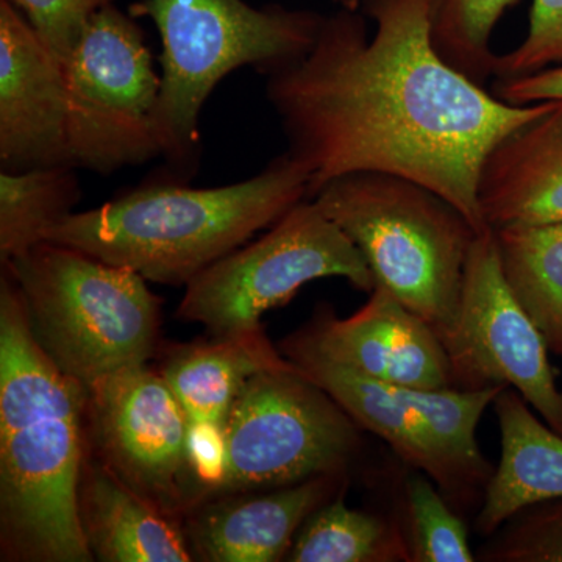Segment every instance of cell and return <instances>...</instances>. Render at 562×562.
I'll use <instances>...</instances> for the list:
<instances>
[{"label": "cell", "instance_id": "6da1fadb", "mask_svg": "<svg viewBox=\"0 0 562 562\" xmlns=\"http://www.w3.org/2000/svg\"><path fill=\"white\" fill-rule=\"evenodd\" d=\"M373 21L324 16L301 58L268 74L266 94L310 198L336 177L383 172L438 192L484 224L479 181L491 150L554 101L513 105L452 68L430 35V0H362Z\"/></svg>", "mask_w": 562, "mask_h": 562}, {"label": "cell", "instance_id": "7a4b0ae2", "mask_svg": "<svg viewBox=\"0 0 562 562\" xmlns=\"http://www.w3.org/2000/svg\"><path fill=\"white\" fill-rule=\"evenodd\" d=\"M88 391L33 338L16 281L0 283V543L3 561H94L80 524Z\"/></svg>", "mask_w": 562, "mask_h": 562}, {"label": "cell", "instance_id": "3957f363", "mask_svg": "<svg viewBox=\"0 0 562 562\" xmlns=\"http://www.w3.org/2000/svg\"><path fill=\"white\" fill-rule=\"evenodd\" d=\"M310 199V176L288 151L261 172L216 188L154 183L70 213L47 233L61 244L154 283L187 286Z\"/></svg>", "mask_w": 562, "mask_h": 562}, {"label": "cell", "instance_id": "277c9868", "mask_svg": "<svg viewBox=\"0 0 562 562\" xmlns=\"http://www.w3.org/2000/svg\"><path fill=\"white\" fill-rule=\"evenodd\" d=\"M310 199L361 251L375 286L438 335L453 324L480 233L457 206L417 181L383 172L336 177Z\"/></svg>", "mask_w": 562, "mask_h": 562}, {"label": "cell", "instance_id": "5b68a950", "mask_svg": "<svg viewBox=\"0 0 562 562\" xmlns=\"http://www.w3.org/2000/svg\"><path fill=\"white\" fill-rule=\"evenodd\" d=\"M132 16L154 22L161 38L162 157L190 168L199 155V121L214 88L236 69L268 76L312 47L324 16L246 0H140Z\"/></svg>", "mask_w": 562, "mask_h": 562}, {"label": "cell", "instance_id": "8992f818", "mask_svg": "<svg viewBox=\"0 0 562 562\" xmlns=\"http://www.w3.org/2000/svg\"><path fill=\"white\" fill-rule=\"evenodd\" d=\"M2 268L20 288L33 338L85 387L154 355L160 301L138 272L49 241Z\"/></svg>", "mask_w": 562, "mask_h": 562}, {"label": "cell", "instance_id": "52a82bcc", "mask_svg": "<svg viewBox=\"0 0 562 562\" xmlns=\"http://www.w3.org/2000/svg\"><path fill=\"white\" fill-rule=\"evenodd\" d=\"M361 428L294 364L251 375L225 427L220 483L209 501L346 475Z\"/></svg>", "mask_w": 562, "mask_h": 562}, {"label": "cell", "instance_id": "ba28073f", "mask_svg": "<svg viewBox=\"0 0 562 562\" xmlns=\"http://www.w3.org/2000/svg\"><path fill=\"white\" fill-rule=\"evenodd\" d=\"M341 277L371 294L372 271L346 233L305 199L257 241L244 244L187 284L177 316L211 338L262 330L261 317L314 280Z\"/></svg>", "mask_w": 562, "mask_h": 562}, {"label": "cell", "instance_id": "9c48e42d", "mask_svg": "<svg viewBox=\"0 0 562 562\" xmlns=\"http://www.w3.org/2000/svg\"><path fill=\"white\" fill-rule=\"evenodd\" d=\"M65 72L72 168L111 173L161 157V76L132 14L114 3L99 11Z\"/></svg>", "mask_w": 562, "mask_h": 562}, {"label": "cell", "instance_id": "30bf717a", "mask_svg": "<svg viewBox=\"0 0 562 562\" xmlns=\"http://www.w3.org/2000/svg\"><path fill=\"white\" fill-rule=\"evenodd\" d=\"M450 366V386H508L562 436V391L549 347L503 276L495 233L473 239L453 324L439 333Z\"/></svg>", "mask_w": 562, "mask_h": 562}, {"label": "cell", "instance_id": "8fae6325", "mask_svg": "<svg viewBox=\"0 0 562 562\" xmlns=\"http://www.w3.org/2000/svg\"><path fill=\"white\" fill-rule=\"evenodd\" d=\"M88 442L121 482L179 520L194 508L188 420L160 372L140 364L87 387Z\"/></svg>", "mask_w": 562, "mask_h": 562}, {"label": "cell", "instance_id": "7c38bea8", "mask_svg": "<svg viewBox=\"0 0 562 562\" xmlns=\"http://www.w3.org/2000/svg\"><path fill=\"white\" fill-rule=\"evenodd\" d=\"M281 353L313 355L392 386L452 387L438 333L382 286L346 319L321 310L281 344Z\"/></svg>", "mask_w": 562, "mask_h": 562}, {"label": "cell", "instance_id": "4fadbf2b", "mask_svg": "<svg viewBox=\"0 0 562 562\" xmlns=\"http://www.w3.org/2000/svg\"><path fill=\"white\" fill-rule=\"evenodd\" d=\"M65 65L10 0H0V162L7 171L69 165ZM70 166V165H69Z\"/></svg>", "mask_w": 562, "mask_h": 562}, {"label": "cell", "instance_id": "5bb4252c", "mask_svg": "<svg viewBox=\"0 0 562 562\" xmlns=\"http://www.w3.org/2000/svg\"><path fill=\"white\" fill-rule=\"evenodd\" d=\"M346 475H324L265 494L228 495L184 514L192 558L206 562L286 560L295 535L321 506L344 492Z\"/></svg>", "mask_w": 562, "mask_h": 562}, {"label": "cell", "instance_id": "9a60e30c", "mask_svg": "<svg viewBox=\"0 0 562 562\" xmlns=\"http://www.w3.org/2000/svg\"><path fill=\"white\" fill-rule=\"evenodd\" d=\"M479 201L491 228L562 222V102L491 150Z\"/></svg>", "mask_w": 562, "mask_h": 562}, {"label": "cell", "instance_id": "2e32d148", "mask_svg": "<svg viewBox=\"0 0 562 562\" xmlns=\"http://www.w3.org/2000/svg\"><path fill=\"white\" fill-rule=\"evenodd\" d=\"M87 461L79 492L80 524L94 560L102 562H190L183 528L155 508L99 458Z\"/></svg>", "mask_w": 562, "mask_h": 562}, {"label": "cell", "instance_id": "e0dca14e", "mask_svg": "<svg viewBox=\"0 0 562 562\" xmlns=\"http://www.w3.org/2000/svg\"><path fill=\"white\" fill-rule=\"evenodd\" d=\"M283 357L327 392L361 428L382 438L406 465L427 473L450 505H465L452 468L395 386L313 355Z\"/></svg>", "mask_w": 562, "mask_h": 562}, {"label": "cell", "instance_id": "ac0fdd59", "mask_svg": "<svg viewBox=\"0 0 562 562\" xmlns=\"http://www.w3.org/2000/svg\"><path fill=\"white\" fill-rule=\"evenodd\" d=\"M502 435L501 464L476 514V532L490 538L514 514L562 498V436L532 413L522 395L505 387L494 401Z\"/></svg>", "mask_w": 562, "mask_h": 562}, {"label": "cell", "instance_id": "d6986e66", "mask_svg": "<svg viewBox=\"0 0 562 562\" xmlns=\"http://www.w3.org/2000/svg\"><path fill=\"white\" fill-rule=\"evenodd\" d=\"M290 364L260 330L177 347L158 372L179 398L188 431L225 435L228 414L247 380Z\"/></svg>", "mask_w": 562, "mask_h": 562}, {"label": "cell", "instance_id": "ffe728a7", "mask_svg": "<svg viewBox=\"0 0 562 562\" xmlns=\"http://www.w3.org/2000/svg\"><path fill=\"white\" fill-rule=\"evenodd\" d=\"M503 276L547 347L562 357V222L492 228Z\"/></svg>", "mask_w": 562, "mask_h": 562}, {"label": "cell", "instance_id": "44dd1931", "mask_svg": "<svg viewBox=\"0 0 562 562\" xmlns=\"http://www.w3.org/2000/svg\"><path fill=\"white\" fill-rule=\"evenodd\" d=\"M284 561L409 562V549L397 517L351 509L341 492L306 520Z\"/></svg>", "mask_w": 562, "mask_h": 562}, {"label": "cell", "instance_id": "7402d4cb", "mask_svg": "<svg viewBox=\"0 0 562 562\" xmlns=\"http://www.w3.org/2000/svg\"><path fill=\"white\" fill-rule=\"evenodd\" d=\"M80 199L72 166L0 172V261L2 266L46 241L47 233L74 213Z\"/></svg>", "mask_w": 562, "mask_h": 562}, {"label": "cell", "instance_id": "603a6c76", "mask_svg": "<svg viewBox=\"0 0 562 562\" xmlns=\"http://www.w3.org/2000/svg\"><path fill=\"white\" fill-rule=\"evenodd\" d=\"M519 0H430V35L436 52L465 77L483 85L494 79L497 55L492 33Z\"/></svg>", "mask_w": 562, "mask_h": 562}, {"label": "cell", "instance_id": "cb8c5ba5", "mask_svg": "<svg viewBox=\"0 0 562 562\" xmlns=\"http://www.w3.org/2000/svg\"><path fill=\"white\" fill-rule=\"evenodd\" d=\"M401 524L409 562H473L469 531L446 495L427 473L416 471L403 482Z\"/></svg>", "mask_w": 562, "mask_h": 562}, {"label": "cell", "instance_id": "d4e9b609", "mask_svg": "<svg viewBox=\"0 0 562 562\" xmlns=\"http://www.w3.org/2000/svg\"><path fill=\"white\" fill-rule=\"evenodd\" d=\"M483 562H562V498L514 514L476 553Z\"/></svg>", "mask_w": 562, "mask_h": 562}, {"label": "cell", "instance_id": "484cf974", "mask_svg": "<svg viewBox=\"0 0 562 562\" xmlns=\"http://www.w3.org/2000/svg\"><path fill=\"white\" fill-rule=\"evenodd\" d=\"M562 63V0H532L528 32L516 49L497 55L494 79H512Z\"/></svg>", "mask_w": 562, "mask_h": 562}, {"label": "cell", "instance_id": "4316f807", "mask_svg": "<svg viewBox=\"0 0 562 562\" xmlns=\"http://www.w3.org/2000/svg\"><path fill=\"white\" fill-rule=\"evenodd\" d=\"M33 31L66 65L92 18L114 0H10Z\"/></svg>", "mask_w": 562, "mask_h": 562}, {"label": "cell", "instance_id": "83f0119b", "mask_svg": "<svg viewBox=\"0 0 562 562\" xmlns=\"http://www.w3.org/2000/svg\"><path fill=\"white\" fill-rule=\"evenodd\" d=\"M495 98L513 105L539 102H562V65L512 79H494L491 88Z\"/></svg>", "mask_w": 562, "mask_h": 562}, {"label": "cell", "instance_id": "f1b7e54d", "mask_svg": "<svg viewBox=\"0 0 562 562\" xmlns=\"http://www.w3.org/2000/svg\"><path fill=\"white\" fill-rule=\"evenodd\" d=\"M338 2H341L342 9L358 10L362 0H338Z\"/></svg>", "mask_w": 562, "mask_h": 562}]
</instances>
